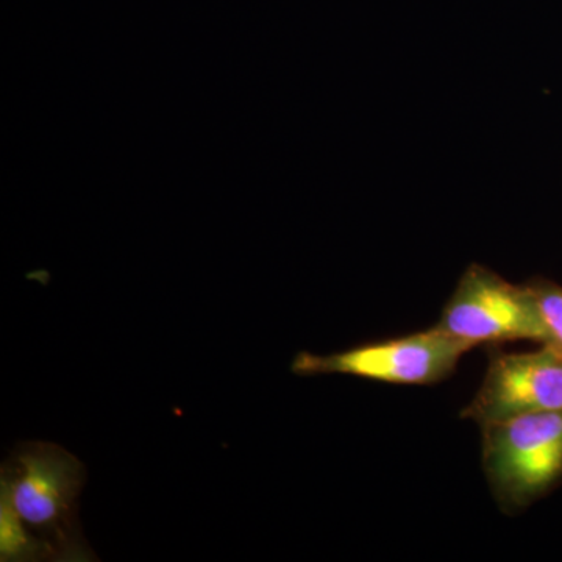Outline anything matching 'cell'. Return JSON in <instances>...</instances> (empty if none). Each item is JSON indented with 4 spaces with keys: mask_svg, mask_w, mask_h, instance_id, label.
<instances>
[{
    "mask_svg": "<svg viewBox=\"0 0 562 562\" xmlns=\"http://www.w3.org/2000/svg\"><path fill=\"white\" fill-rule=\"evenodd\" d=\"M85 482L83 462L57 443H18L0 471V560H95L79 519Z\"/></svg>",
    "mask_w": 562,
    "mask_h": 562,
    "instance_id": "6da1fadb",
    "label": "cell"
},
{
    "mask_svg": "<svg viewBox=\"0 0 562 562\" xmlns=\"http://www.w3.org/2000/svg\"><path fill=\"white\" fill-rule=\"evenodd\" d=\"M482 462L503 513L541 501L562 482V412L482 425Z\"/></svg>",
    "mask_w": 562,
    "mask_h": 562,
    "instance_id": "7a4b0ae2",
    "label": "cell"
},
{
    "mask_svg": "<svg viewBox=\"0 0 562 562\" xmlns=\"http://www.w3.org/2000/svg\"><path fill=\"white\" fill-rule=\"evenodd\" d=\"M472 349L471 344L453 338L435 325L430 330L390 341L361 344L338 353L301 351L295 355L291 371L301 376L341 373L372 382L430 386L449 379L461 358Z\"/></svg>",
    "mask_w": 562,
    "mask_h": 562,
    "instance_id": "3957f363",
    "label": "cell"
},
{
    "mask_svg": "<svg viewBox=\"0 0 562 562\" xmlns=\"http://www.w3.org/2000/svg\"><path fill=\"white\" fill-rule=\"evenodd\" d=\"M436 327L472 347L549 339L527 283L513 284L486 266L471 265L443 306Z\"/></svg>",
    "mask_w": 562,
    "mask_h": 562,
    "instance_id": "277c9868",
    "label": "cell"
},
{
    "mask_svg": "<svg viewBox=\"0 0 562 562\" xmlns=\"http://www.w3.org/2000/svg\"><path fill=\"white\" fill-rule=\"evenodd\" d=\"M562 412V351L542 344L524 353L491 350L482 386L461 419L482 427L525 414Z\"/></svg>",
    "mask_w": 562,
    "mask_h": 562,
    "instance_id": "5b68a950",
    "label": "cell"
},
{
    "mask_svg": "<svg viewBox=\"0 0 562 562\" xmlns=\"http://www.w3.org/2000/svg\"><path fill=\"white\" fill-rule=\"evenodd\" d=\"M539 312H541L543 325L547 328V346L562 351V286L547 279H532L527 281Z\"/></svg>",
    "mask_w": 562,
    "mask_h": 562,
    "instance_id": "8992f818",
    "label": "cell"
}]
</instances>
